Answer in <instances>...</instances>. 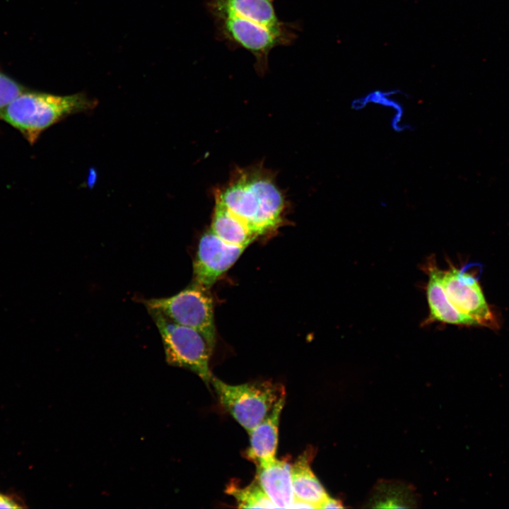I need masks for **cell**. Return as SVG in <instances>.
<instances>
[{
	"instance_id": "cell-1",
	"label": "cell",
	"mask_w": 509,
	"mask_h": 509,
	"mask_svg": "<svg viewBox=\"0 0 509 509\" xmlns=\"http://www.w3.org/2000/svg\"><path fill=\"white\" fill-rule=\"evenodd\" d=\"M215 204L245 222L257 236L280 225L286 206L271 175L260 167L235 170L226 186L216 191Z\"/></svg>"
},
{
	"instance_id": "cell-2",
	"label": "cell",
	"mask_w": 509,
	"mask_h": 509,
	"mask_svg": "<svg viewBox=\"0 0 509 509\" xmlns=\"http://www.w3.org/2000/svg\"><path fill=\"white\" fill-rule=\"evenodd\" d=\"M96 105L95 100L81 93L61 96L24 91L0 112V119L20 131L33 144L52 125Z\"/></svg>"
},
{
	"instance_id": "cell-3",
	"label": "cell",
	"mask_w": 509,
	"mask_h": 509,
	"mask_svg": "<svg viewBox=\"0 0 509 509\" xmlns=\"http://www.w3.org/2000/svg\"><path fill=\"white\" fill-rule=\"evenodd\" d=\"M147 310L160 334L168 364L188 369L209 385L213 377L209 368L213 349L204 337L197 330L172 321L157 310Z\"/></svg>"
},
{
	"instance_id": "cell-4",
	"label": "cell",
	"mask_w": 509,
	"mask_h": 509,
	"mask_svg": "<svg viewBox=\"0 0 509 509\" xmlns=\"http://www.w3.org/2000/svg\"><path fill=\"white\" fill-rule=\"evenodd\" d=\"M216 38L232 50L242 48L255 58V69L259 74L268 69L270 52L279 46L292 45L297 34L279 33L255 22L235 16L212 17Z\"/></svg>"
},
{
	"instance_id": "cell-5",
	"label": "cell",
	"mask_w": 509,
	"mask_h": 509,
	"mask_svg": "<svg viewBox=\"0 0 509 509\" xmlns=\"http://www.w3.org/2000/svg\"><path fill=\"white\" fill-rule=\"evenodd\" d=\"M210 382L223 407L247 432L259 424L285 394L282 385L271 381L232 385L213 375Z\"/></svg>"
},
{
	"instance_id": "cell-6",
	"label": "cell",
	"mask_w": 509,
	"mask_h": 509,
	"mask_svg": "<svg viewBox=\"0 0 509 509\" xmlns=\"http://www.w3.org/2000/svg\"><path fill=\"white\" fill-rule=\"evenodd\" d=\"M143 303L147 308L160 311L172 321L197 330L213 349L216 327L209 290L193 283L172 296L148 299Z\"/></svg>"
},
{
	"instance_id": "cell-7",
	"label": "cell",
	"mask_w": 509,
	"mask_h": 509,
	"mask_svg": "<svg viewBox=\"0 0 509 509\" xmlns=\"http://www.w3.org/2000/svg\"><path fill=\"white\" fill-rule=\"evenodd\" d=\"M442 283L447 298L459 312L474 320L478 325L498 327L496 317L472 274L450 265L448 269L443 271Z\"/></svg>"
},
{
	"instance_id": "cell-8",
	"label": "cell",
	"mask_w": 509,
	"mask_h": 509,
	"mask_svg": "<svg viewBox=\"0 0 509 509\" xmlns=\"http://www.w3.org/2000/svg\"><path fill=\"white\" fill-rule=\"evenodd\" d=\"M228 244L210 229L201 237L193 264L194 283L209 290L245 250Z\"/></svg>"
},
{
	"instance_id": "cell-9",
	"label": "cell",
	"mask_w": 509,
	"mask_h": 509,
	"mask_svg": "<svg viewBox=\"0 0 509 509\" xmlns=\"http://www.w3.org/2000/svg\"><path fill=\"white\" fill-rule=\"evenodd\" d=\"M274 0H206L205 6L211 17L235 16L245 18L279 33L297 34V23L281 21L275 10Z\"/></svg>"
},
{
	"instance_id": "cell-10",
	"label": "cell",
	"mask_w": 509,
	"mask_h": 509,
	"mask_svg": "<svg viewBox=\"0 0 509 509\" xmlns=\"http://www.w3.org/2000/svg\"><path fill=\"white\" fill-rule=\"evenodd\" d=\"M423 270L428 275L426 291L429 308V315L426 322L477 326L474 320L459 312L447 298L442 283L443 270L438 268L434 258L430 257L427 260Z\"/></svg>"
},
{
	"instance_id": "cell-11",
	"label": "cell",
	"mask_w": 509,
	"mask_h": 509,
	"mask_svg": "<svg viewBox=\"0 0 509 509\" xmlns=\"http://www.w3.org/2000/svg\"><path fill=\"white\" fill-rule=\"evenodd\" d=\"M285 397V394L281 396L268 415L248 432L250 447L246 454L257 467H266L276 460L279 423Z\"/></svg>"
},
{
	"instance_id": "cell-12",
	"label": "cell",
	"mask_w": 509,
	"mask_h": 509,
	"mask_svg": "<svg viewBox=\"0 0 509 509\" xmlns=\"http://www.w3.org/2000/svg\"><path fill=\"white\" fill-rule=\"evenodd\" d=\"M257 481L276 508H288L295 500L291 464L275 460L266 467H257Z\"/></svg>"
},
{
	"instance_id": "cell-13",
	"label": "cell",
	"mask_w": 509,
	"mask_h": 509,
	"mask_svg": "<svg viewBox=\"0 0 509 509\" xmlns=\"http://www.w3.org/2000/svg\"><path fill=\"white\" fill-rule=\"evenodd\" d=\"M312 453V451L303 452L291 465V478L295 498L319 508L320 504L329 496L311 469Z\"/></svg>"
},
{
	"instance_id": "cell-14",
	"label": "cell",
	"mask_w": 509,
	"mask_h": 509,
	"mask_svg": "<svg viewBox=\"0 0 509 509\" xmlns=\"http://www.w3.org/2000/svg\"><path fill=\"white\" fill-rule=\"evenodd\" d=\"M210 230L224 242L247 247L258 236L242 221L215 204Z\"/></svg>"
},
{
	"instance_id": "cell-15",
	"label": "cell",
	"mask_w": 509,
	"mask_h": 509,
	"mask_svg": "<svg viewBox=\"0 0 509 509\" xmlns=\"http://www.w3.org/2000/svg\"><path fill=\"white\" fill-rule=\"evenodd\" d=\"M415 503L413 491L397 482L378 484L370 499L373 508H411Z\"/></svg>"
},
{
	"instance_id": "cell-16",
	"label": "cell",
	"mask_w": 509,
	"mask_h": 509,
	"mask_svg": "<svg viewBox=\"0 0 509 509\" xmlns=\"http://www.w3.org/2000/svg\"><path fill=\"white\" fill-rule=\"evenodd\" d=\"M226 493L232 496L240 508H276V506L264 493L259 483L254 482L241 488L230 483Z\"/></svg>"
},
{
	"instance_id": "cell-17",
	"label": "cell",
	"mask_w": 509,
	"mask_h": 509,
	"mask_svg": "<svg viewBox=\"0 0 509 509\" xmlns=\"http://www.w3.org/2000/svg\"><path fill=\"white\" fill-rule=\"evenodd\" d=\"M24 91L16 81L0 73V112Z\"/></svg>"
},
{
	"instance_id": "cell-18",
	"label": "cell",
	"mask_w": 509,
	"mask_h": 509,
	"mask_svg": "<svg viewBox=\"0 0 509 509\" xmlns=\"http://www.w3.org/2000/svg\"><path fill=\"white\" fill-rule=\"evenodd\" d=\"M27 506L16 494L3 493L0 491V508H23Z\"/></svg>"
},
{
	"instance_id": "cell-19",
	"label": "cell",
	"mask_w": 509,
	"mask_h": 509,
	"mask_svg": "<svg viewBox=\"0 0 509 509\" xmlns=\"http://www.w3.org/2000/svg\"><path fill=\"white\" fill-rule=\"evenodd\" d=\"M342 503L337 499L328 496L319 505V508H344Z\"/></svg>"
},
{
	"instance_id": "cell-20",
	"label": "cell",
	"mask_w": 509,
	"mask_h": 509,
	"mask_svg": "<svg viewBox=\"0 0 509 509\" xmlns=\"http://www.w3.org/2000/svg\"><path fill=\"white\" fill-rule=\"evenodd\" d=\"M288 508H316V507L310 503L295 498Z\"/></svg>"
}]
</instances>
